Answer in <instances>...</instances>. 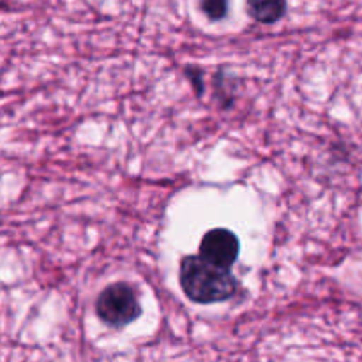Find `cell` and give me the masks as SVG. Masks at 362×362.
<instances>
[{
    "mask_svg": "<svg viewBox=\"0 0 362 362\" xmlns=\"http://www.w3.org/2000/svg\"><path fill=\"white\" fill-rule=\"evenodd\" d=\"M180 286L191 300L200 304L221 303L237 292L230 269L218 267L204 257H186L180 264Z\"/></svg>",
    "mask_w": 362,
    "mask_h": 362,
    "instance_id": "obj_1",
    "label": "cell"
},
{
    "mask_svg": "<svg viewBox=\"0 0 362 362\" xmlns=\"http://www.w3.org/2000/svg\"><path fill=\"white\" fill-rule=\"evenodd\" d=\"M136 293L126 283H115L101 292L98 299V315L112 327H124L140 317Z\"/></svg>",
    "mask_w": 362,
    "mask_h": 362,
    "instance_id": "obj_2",
    "label": "cell"
},
{
    "mask_svg": "<svg viewBox=\"0 0 362 362\" xmlns=\"http://www.w3.org/2000/svg\"><path fill=\"white\" fill-rule=\"evenodd\" d=\"M200 257L218 267L230 269L239 257V239L230 230H211L202 239Z\"/></svg>",
    "mask_w": 362,
    "mask_h": 362,
    "instance_id": "obj_3",
    "label": "cell"
},
{
    "mask_svg": "<svg viewBox=\"0 0 362 362\" xmlns=\"http://www.w3.org/2000/svg\"><path fill=\"white\" fill-rule=\"evenodd\" d=\"M286 0H247V13L260 23H274L285 14Z\"/></svg>",
    "mask_w": 362,
    "mask_h": 362,
    "instance_id": "obj_4",
    "label": "cell"
},
{
    "mask_svg": "<svg viewBox=\"0 0 362 362\" xmlns=\"http://www.w3.org/2000/svg\"><path fill=\"white\" fill-rule=\"evenodd\" d=\"M202 11L211 20H221L228 13V0H202Z\"/></svg>",
    "mask_w": 362,
    "mask_h": 362,
    "instance_id": "obj_5",
    "label": "cell"
}]
</instances>
